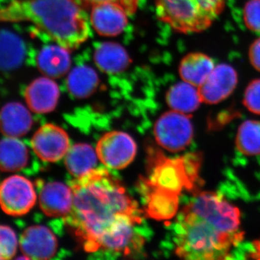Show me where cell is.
Instances as JSON below:
<instances>
[{"label":"cell","instance_id":"cell-9","mask_svg":"<svg viewBox=\"0 0 260 260\" xmlns=\"http://www.w3.org/2000/svg\"><path fill=\"white\" fill-rule=\"evenodd\" d=\"M238 80L237 70L232 65H215L207 80L198 88L202 102L207 104L223 102L237 88Z\"/></svg>","mask_w":260,"mask_h":260},{"label":"cell","instance_id":"cell-6","mask_svg":"<svg viewBox=\"0 0 260 260\" xmlns=\"http://www.w3.org/2000/svg\"><path fill=\"white\" fill-rule=\"evenodd\" d=\"M37 198L34 184L23 176H11L0 184V207L8 215H25L34 208Z\"/></svg>","mask_w":260,"mask_h":260},{"label":"cell","instance_id":"cell-12","mask_svg":"<svg viewBox=\"0 0 260 260\" xmlns=\"http://www.w3.org/2000/svg\"><path fill=\"white\" fill-rule=\"evenodd\" d=\"M25 102L32 112L46 114L54 111L59 98L57 84L51 78H39L29 84L25 90Z\"/></svg>","mask_w":260,"mask_h":260},{"label":"cell","instance_id":"cell-21","mask_svg":"<svg viewBox=\"0 0 260 260\" xmlns=\"http://www.w3.org/2000/svg\"><path fill=\"white\" fill-rule=\"evenodd\" d=\"M99 80L95 70L80 66L72 70L68 78L70 93L77 99H86L95 91Z\"/></svg>","mask_w":260,"mask_h":260},{"label":"cell","instance_id":"cell-7","mask_svg":"<svg viewBox=\"0 0 260 260\" xmlns=\"http://www.w3.org/2000/svg\"><path fill=\"white\" fill-rule=\"evenodd\" d=\"M98 158L105 167L122 169L133 161L137 153V145L130 135L114 131L102 137L96 146Z\"/></svg>","mask_w":260,"mask_h":260},{"label":"cell","instance_id":"cell-28","mask_svg":"<svg viewBox=\"0 0 260 260\" xmlns=\"http://www.w3.org/2000/svg\"><path fill=\"white\" fill-rule=\"evenodd\" d=\"M248 54L251 66L260 73V37L251 43Z\"/></svg>","mask_w":260,"mask_h":260},{"label":"cell","instance_id":"cell-2","mask_svg":"<svg viewBox=\"0 0 260 260\" xmlns=\"http://www.w3.org/2000/svg\"><path fill=\"white\" fill-rule=\"evenodd\" d=\"M237 207L213 191H202L183 209L176 254L186 259H224L244 238Z\"/></svg>","mask_w":260,"mask_h":260},{"label":"cell","instance_id":"cell-23","mask_svg":"<svg viewBox=\"0 0 260 260\" xmlns=\"http://www.w3.org/2000/svg\"><path fill=\"white\" fill-rule=\"evenodd\" d=\"M236 145L244 155H259L260 121L247 120L242 123L238 129Z\"/></svg>","mask_w":260,"mask_h":260},{"label":"cell","instance_id":"cell-16","mask_svg":"<svg viewBox=\"0 0 260 260\" xmlns=\"http://www.w3.org/2000/svg\"><path fill=\"white\" fill-rule=\"evenodd\" d=\"M37 63L41 73L51 78H58L68 73L70 69L69 51L58 45L43 48L38 54Z\"/></svg>","mask_w":260,"mask_h":260},{"label":"cell","instance_id":"cell-24","mask_svg":"<svg viewBox=\"0 0 260 260\" xmlns=\"http://www.w3.org/2000/svg\"><path fill=\"white\" fill-rule=\"evenodd\" d=\"M18 239L14 231L0 225V259H10L16 254Z\"/></svg>","mask_w":260,"mask_h":260},{"label":"cell","instance_id":"cell-22","mask_svg":"<svg viewBox=\"0 0 260 260\" xmlns=\"http://www.w3.org/2000/svg\"><path fill=\"white\" fill-rule=\"evenodd\" d=\"M24 44L17 36L7 31L0 32V70L18 68L23 60Z\"/></svg>","mask_w":260,"mask_h":260},{"label":"cell","instance_id":"cell-27","mask_svg":"<svg viewBox=\"0 0 260 260\" xmlns=\"http://www.w3.org/2000/svg\"><path fill=\"white\" fill-rule=\"evenodd\" d=\"M87 5H93L101 3H116L122 7L129 15H133L138 9V0H81Z\"/></svg>","mask_w":260,"mask_h":260},{"label":"cell","instance_id":"cell-18","mask_svg":"<svg viewBox=\"0 0 260 260\" xmlns=\"http://www.w3.org/2000/svg\"><path fill=\"white\" fill-rule=\"evenodd\" d=\"M167 102L172 110L186 114L195 112L203 103L198 87L184 81L169 89Z\"/></svg>","mask_w":260,"mask_h":260},{"label":"cell","instance_id":"cell-20","mask_svg":"<svg viewBox=\"0 0 260 260\" xmlns=\"http://www.w3.org/2000/svg\"><path fill=\"white\" fill-rule=\"evenodd\" d=\"M97 156L91 145L79 143L70 148L65 155V166L71 175L79 178L95 169Z\"/></svg>","mask_w":260,"mask_h":260},{"label":"cell","instance_id":"cell-17","mask_svg":"<svg viewBox=\"0 0 260 260\" xmlns=\"http://www.w3.org/2000/svg\"><path fill=\"white\" fill-rule=\"evenodd\" d=\"M94 61L99 69L111 74L124 71L130 63L125 49L119 44L112 42L103 43L96 48Z\"/></svg>","mask_w":260,"mask_h":260},{"label":"cell","instance_id":"cell-19","mask_svg":"<svg viewBox=\"0 0 260 260\" xmlns=\"http://www.w3.org/2000/svg\"><path fill=\"white\" fill-rule=\"evenodd\" d=\"M28 150L21 140L8 138L0 140V171L15 172L26 167Z\"/></svg>","mask_w":260,"mask_h":260},{"label":"cell","instance_id":"cell-14","mask_svg":"<svg viewBox=\"0 0 260 260\" xmlns=\"http://www.w3.org/2000/svg\"><path fill=\"white\" fill-rule=\"evenodd\" d=\"M32 125L30 113L20 103H8L0 110V132L5 137L20 138L26 135Z\"/></svg>","mask_w":260,"mask_h":260},{"label":"cell","instance_id":"cell-26","mask_svg":"<svg viewBox=\"0 0 260 260\" xmlns=\"http://www.w3.org/2000/svg\"><path fill=\"white\" fill-rule=\"evenodd\" d=\"M243 103L249 112L260 115V78L251 80L247 85Z\"/></svg>","mask_w":260,"mask_h":260},{"label":"cell","instance_id":"cell-5","mask_svg":"<svg viewBox=\"0 0 260 260\" xmlns=\"http://www.w3.org/2000/svg\"><path fill=\"white\" fill-rule=\"evenodd\" d=\"M155 140L162 148L169 151H181L190 145L194 129L188 114L170 111L164 113L154 127Z\"/></svg>","mask_w":260,"mask_h":260},{"label":"cell","instance_id":"cell-3","mask_svg":"<svg viewBox=\"0 0 260 260\" xmlns=\"http://www.w3.org/2000/svg\"><path fill=\"white\" fill-rule=\"evenodd\" d=\"M0 22L34 24L68 51L91 35L90 18L75 0H12L0 8Z\"/></svg>","mask_w":260,"mask_h":260},{"label":"cell","instance_id":"cell-1","mask_svg":"<svg viewBox=\"0 0 260 260\" xmlns=\"http://www.w3.org/2000/svg\"><path fill=\"white\" fill-rule=\"evenodd\" d=\"M70 186L73 207L64 222L88 252H95L99 241L124 222L143 219L137 203L107 169H92Z\"/></svg>","mask_w":260,"mask_h":260},{"label":"cell","instance_id":"cell-8","mask_svg":"<svg viewBox=\"0 0 260 260\" xmlns=\"http://www.w3.org/2000/svg\"><path fill=\"white\" fill-rule=\"evenodd\" d=\"M31 146L41 160L54 162L65 157L70 148V140L68 133L60 126L47 124L36 132Z\"/></svg>","mask_w":260,"mask_h":260},{"label":"cell","instance_id":"cell-25","mask_svg":"<svg viewBox=\"0 0 260 260\" xmlns=\"http://www.w3.org/2000/svg\"><path fill=\"white\" fill-rule=\"evenodd\" d=\"M243 18L246 28L260 32V0H249L243 10Z\"/></svg>","mask_w":260,"mask_h":260},{"label":"cell","instance_id":"cell-11","mask_svg":"<svg viewBox=\"0 0 260 260\" xmlns=\"http://www.w3.org/2000/svg\"><path fill=\"white\" fill-rule=\"evenodd\" d=\"M125 10L116 3H101L92 6L90 22L94 30L103 37L119 35L128 23Z\"/></svg>","mask_w":260,"mask_h":260},{"label":"cell","instance_id":"cell-10","mask_svg":"<svg viewBox=\"0 0 260 260\" xmlns=\"http://www.w3.org/2000/svg\"><path fill=\"white\" fill-rule=\"evenodd\" d=\"M20 248L27 259H49L57 251V239L47 227L32 225L22 234Z\"/></svg>","mask_w":260,"mask_h":260},{"label":"cell","instance_id":"cell-4","mask_svg":"<svg viewBox=\"0 0 260 260\" xmlns=\"http://www.w3.org/2000/svg\"><path fill=\"white\" fill-rule=\"evenodd\" d=\"M226 0H155L159 20L181 34H198L213 25Z\"/></svg>","mask_w":260,"mask_h":260},{"label":"cell","instance_id":"cell-15","mask_svg":"<svg viewBox=\"0 0 260 260\" xmlns=\"http://www.w3.org/2000/svg\"><path fill=\"white\" fill-rule=\"evenodd\" d=\"M215 61L208 54L191 52L180 61L179 73L181 80L199 88L215 68Z\"/></svg>","mask_w":260,"mask_h":260},{"label":"cell","instance_id":"cell-13","mask_svg":"<svg viewBox=\"0 0 260 260\" xmlns=\"http://www.w3.org/2000/svg\"><path fill=\"white\" fill-rule=\"evenodd\" d=\"M73 203V189L63 183H47L39 194L41 209L48 216H65L69 213Z\"/></svg>","mask_w":260,"mask_h":260}]
</instances>
